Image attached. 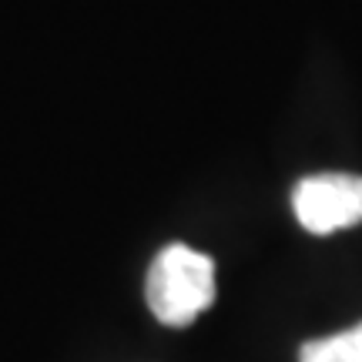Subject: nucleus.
I'll return each mask as SVG.
<instances>
[{
	"instance_id": "nucleus-1",
	"label": "nucleus",
	"mask_w": 362,
	"mask_h": 362,
	"mask_svg": "<svg viewBox=\"0 0 362 362\" xmlns=\"http://www.w3.org/2000/svg\"><path fill=\"white\" fill-rule=\"evenodd\" d=\"M148 305L158 322L188 325L215 302V262L192 245L161 248L144 282Z\"/></svg>"
},
{
	"instance_id": "nucleus-2",
	"label": "nucleus",
	"mask_w": 362,
	"mask_h": 362,
	"mask_svg": "<svg viewBox=\"0 0 362 362\" xmlns=\"http://www.w3.org/2000/svg\"><path fill=\"white\" fill-rule=\"evenodd\" d=\"M292 211L312 235H336L362 225V175L325 171L302 178L292 192Z\"/></svg>"
},
{
	"instance_id": "nucleus-3",
	"label": "nucleus",
	"mask_w": 362,
	"mask_h": 362,
	"mask_svg": "<svg viewBox=\"0 0 362 362\" xmlns=\"http://www.w3.org/2000/svg\"><path fill=\"white\" fill-rule=\"evenodd\" d=\"M298 362H362V322L336 336L305 342L298 349Z\"/></svg>"
}]
</instances>
